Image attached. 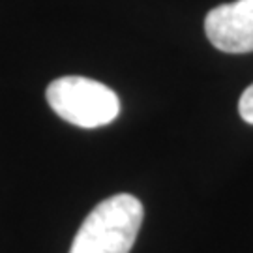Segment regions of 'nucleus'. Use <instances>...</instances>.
<instances>
[{"label": "nucleus", "instance_id": "1", "mask_svg": "<svg viewBox=\"0 0 253 253\" xmlns=\"http://www.w3.org/2000/svg\"><path fill=\"white\" fill-rule=\"evenodd\" d=\"M143 216L141 201L129 193L101 201L79 227L70 253H129Z\"/></svg>", "mask_w": 253, "mask_h": 253}, {"label": "nucleus", "instance_id": "4", "mask_svg": "<svg viewBox=\"0 0 253 253\" xmlns=\"http://www.w3.org/2000/svg\"><path fill=\"white\" fill-rule=\"evenodd\" d=\"M238 113L248 124H253V84H250L240 96L238 101Z\"/></svg>", "mask_w": 253, "mask_h": 253}, {"label": "nucleus", "instance_id": "3", "mask_svg": "<svg viewBox=\"0 0 253 253\" xmlns=\"http://www.w3.org/2000/svg\"><path fill=\"white\" fill-rule=\"evenodd\" d=\"M205 30L210 43L223 53H252L253 0H236L210 9Z\"/></svg>", "mask_w": 253, "mask_h": 253}, {"label": "nucleus", "instance_id": "2", "mask_svg": "<svg viewBox=\"0 0 253 253\" xmlns=\"http://www.w3.org/2000/svg\"><path fill=\"white\" fill-rule=\"evenodd\" d=\"M47 101L58 117L79 127H101L120 113L118 96L101 83L68 75L47 86Z\"/></svg>", "mask_w": 253, "mask_h": 253}]
</instances>
